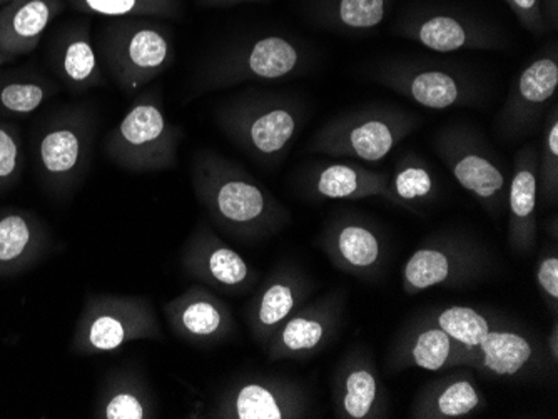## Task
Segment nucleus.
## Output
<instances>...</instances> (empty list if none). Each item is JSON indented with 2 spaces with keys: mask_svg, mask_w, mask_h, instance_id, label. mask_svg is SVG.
<instances>
[{
  "mask_svg": "<svg viewBox=\"0 0 558 419\" xmlns=\"http://www.w3.org/2000/svg\"><path fill=\"white\" fill-rule=\"evenodd\" d=\"M9 2H11V0H0V8H2V5L9 4Z\"/></svg>",
  "mask_w": 558,
  "mask_h": 419,
  "instance_id": "41",
  "label": "nucleus"
},
{
  "mask_svg": "<svg viewBox=\"0 0 558 419\" xmlns=\"http://www.w3.org/2000/svg\"><path fill=\"white\" fill-rule=\"evenodd\" d=\"M256 287L246 306V323L253 340L265 349L279 326L308 301L313 283L298 266L283 262Z\"/></svg>",
  "mask_w": 558,
  "mask_h": 419,
  "instance_id": "19",
  "label": "nucleus"
},
{
  "mask_svg": "<svg viewBox=\"0 0 558 419\" xmlns=\"http://www.w3.org/2000/svg\"><path fill=\"white\" fill-rule=\"evenodd\" d=\"M485 408V396L475 378L454 371L423 387L413 402L410 416L415 419H460Z\"/></svg>",
  "mask_w": 558,
  "mask_h": 419,
  "instance_id": "29",
  "label": "nucleus"
},
{
  "mask_svg": "<svg viewBox=\"0 0 558 419\" xmlns=\"http://www.w3.org/2000/svg\"><path fill=\"white\" fill-rule=\"evenodd\" d=\"M393 0H310L308 17L318 26L366 33L384 24Z\"/></svg>",
  "mask_w": 558,
  "mask_h": 419,
  "instance_id": "30",
  "label": "nucleus"
},
{
  "mask_svg": "<svg viewBox=\"0 0 558 419\" xmlns=\"http://www.w3.org/2000/svg\"><path fill=\"white\" fill-rule=\"evenodd\" d=\"M65 0H11L0 8V52L17 59L36 51L44 33L64 12Z\"/></svg>",
  "mask_w": 558,
  "mask_h": 419,
  "instance_id": "27",
  "label": "nucleus"
},
{
  "mask_svg": "<svg viewBox=\"0 0 558 419\" xmlns=\"http://www.w3.org/2000/svg\"><path fill=\"white\" fill-rule=\"evenodd\" d=\"M344 308V291H333L315 301L304 303L266 344L269 361H301L323 352L337 337L343 323Z\"/></svg>",
  "mask_w": 558,
  "mask_h": 419,
  "instance_id": "15",
  "label": "nucleus"
},
{
  "mask_svg": "<svg viewBox=\"0 0 558 419\" xmlns=\"http://www.w3.org/2000/svg\"><path fill=\"white\" fill-rule=\"evenodd\" d=\"M191 183L201 208L233 239L258 243L290 224V211L255 176L208 149L194 156Z\"/></svg>",
  "mask_w": 558,
  "mask_h": 419,
  "instance_id": "1",
  "label": "nucleus"
},
{
  "mask_svg": "<svg viewBox=\"0 0 558 419\" xmlns=\"http://www.w3.org/2000/svg\"><path fill=\"white\" fill-rule=\"evenodd\" d=\"M435 152L460 186L487 211H501L507 197V177L487 147L466 126H448L434 139Z\"/></svg>",
  "mask_w": 558,
  "mask_h": 419,
  "instance_id": "11",
  "label": "nucleus"
},
{
  "mask_svg": "<svg viewBox=\"0 0 558 419\" xmlns=\"http://www.w3.org/2000/svg\"><path fill=\"white\" fill-rule=\"evenodd\" d=\"M308 415V391L296 381L271 374L231 381L208 411V418L215 419H301Z\"/></svg>",
  "mask_w": 558,
  "mask_h": 419,
  "instance_id": "10",
  "label": "nucleus"
},
{
  "mask_svg": "<svg viewBox=\"0 0 558 419\" xmlns=\"http://www.w3.org/2000/svg\"><path fill=\"white\" fill-rule=\"evenodd\" d=\"M303 102L287 94L250 93L219 106L215 121L244 155L265 165L278 164L304 124Z\"/></svg>",
  "mask_w": 558,
  "mask_h": 419,
  "instance_id": "2",
  "label": "nucleus"
},
{
  "mask_svg": "<svg viewBox=\"0 0 558 419\" xmlns=\"http://www.w3.org/2000/svg\"><path fill=\"white\" fill-rule=\"evenodd\" d=\"M505 4L509 5L520 26L529 33L544 36L550 30L542 14V0H505Z\"/></svg>",
  "mask_w": 558,
  "mask_h": 419,
  "instance_id": "37",
  "label": "nucleus"
},
{
  "mask_svg": "<svg viewBox=\"0 0 558 419\" xmlns=\"http://www.w3.org/2000/svg\"><path fill=\"white\" fill-rule=\"evenodd\" d=\"M333 409L340 419H379L388 415V393L369 353L344 356L333 378Z\"/></svg>",
  "mask_w": 558,
  "mask_h": 419,
  "instance_id": "21",
  "label": "nucleus"
},
{
  "mask_svg": "<svg viewBox=\"0 0 558 419\" xmlns=\"http://www.w3.org/2000/svg\"><path fill=\"white\" fill-rule=\"evenodd\" d=\"M181 266L187 276L225 296H244L259 284V271L201 221L184 243Z\"/></svg>",
  "mask_w": 558,
  "mask_h": 419,
  "instance_id": "14",
  "label": "nucleus"
},
{
  "mask_svg": "<svg viewBox=\"0 0 558 419\" xmlns=\"http://www.w3.org/2000/svg\"><path fill=\"white\" fill-rule=\"evenodd\" d=\"M390 183L398 206L410 211H415L416 201H426L435 193L434 174L415 155L400 159Z\"/></svg>",
  "mask_w": 558,
  "mask_h": 419,
  "instance_id": "33",
  "label": "nucleus"
},
{
  "mask_svg": "<svg viewBox=\"0 0 558 419\" xmlns=\"http://www.w3.org/2000/svg\"><path fill=\"white\" fill-rule=\"evenodd\" d=\"M544 143L538 147V199L545 206L558 201V102L545 114Z\"/></svg>",
  "mask_w": 558,
  "mask_h": 419,
  "instance_id": "34",
  "label": "nucleus"
},
{
  "mask_svg": "<svg viewBox=\"0 0 558 419\" xmlns=\"http://www.w3.org/2000/svg\"><path fill=\"white\" fill-rule=\"evenodd\" d=\"M184 133L169 121L158 89L137 97L106 137V156L130 172H161L178 165Z\"/></svg>",
  "mask_w": 558,
  "mask_h": 419,
  "instance_id": "5",
  "label": "nucleus"
},
{
  "mask_svg": "<svg viewBox=\"0 0 558 419\" xmlns=\"http://www.w3.org/2000/svg\"><path fill=\"white\" fill-rule=\"evenodd\" d=\"M49 58L58 79L74 93L108 84L87 21L72 22L62 27L50 44Z\"/></svg>",
  "mask_w": 558,
  "mask_h": 419,
  "instance_id": "24",
  "label": "nucleus"
},
{
  "mask_svg": "<svg viewBox=\"0 0 558 419\" xmlns=\"http://www.w3.org/2000/svg\"><path fill=\"white\" fill-rule=\"evenodd\" d=\"M49 230L33 212L0 209V278L29 271L49 251Z\"/></svg>",
  "mask_w": 558,
  "mask_h": 419,
  "instance_id": "26",
  "label": "nucleus"
},
{
  "mask_svg": "<svg viewBox=\"0 0 558 419\" xmlns=\"http://www.w3.org/2000/svg\"><path fill=\"white\" fill-rule=\"evenodd\" d=\"M161 340V321L149 299L134 294L90 293L75 323L71 352L77 356L106 355L136 341Z\"/></svg>",
  "mask_w": 558,
  "mask_h": 419,
  "instance_id": "6",
  "label": "nucleus"
},
{
  "mask_svg": "<svg viewBox=\"0 0 558 419\" xmlns=\"http://www.w3.org/2000/svg\"><path fill=\"white\" fill-rule=\"evenodd\" d=\"M395 33L441 54L466 49L500 51L509 44L504 34L488 22L444 9L407 12L397 22Z\"/></svg>",
  "mask_w": 558,
  "mask_h": 419,
  "instance_id": "12",
  "label": "nucleus"
},
{
  "mask_svg": "<svg viewBox=\"0 0 558 419\" xmlns=\"http://www.w3.org/2000/svg\"><path fill=\"white\" fill-rule=\"evenodd\" d=\"M74 11L100 17L181 19L183 0H65Z\"/></svg>",
  "mask_w": 558,
  "mask_h": 419,
  "instance_id": "31",
  "label": "nucleus"
},
{
  "mask_svg": "<svg viewBox=\"0 0 558 419\" xmlns=\"http://www.w3.org/2000/svg\"><path fill=\"white\" fill-rule=\"evenodd\" d=\"M387 365L391 373L409 368L437 373L459 366L476 369L478 356L472 348L445 333L428 316L422 315L401 331L388 355Z\"/></svg>",
  "mask_w": 558,
  "mask_h": 419,
  "instance_id": "18",
  "label": "nucleus"
},
{
  "mask_svg": "<svg viewBox=\"0 0 558 419\" xmlns=\"http://www.w3.org/2000/svg\"><path fill=\"white\" fill-rule=\"evenodd\" d=\"M14 61V58L11 56L4 54V52H0V65L9 64V62Z\"/></svg>",
  "mask_w": 558,
  "mask_h": 419,
  "instance_id": "40",
  "label": "nucleus"
},
{
  "mask_svg": "<svg viewBox=\"0 0 558 419\" xmlns=\"http://www.w3.org/2000/svg\"><path fill=\"white\" fill-rule=\"evenodd\" d=\"M538 147L517 152L509 187V244L519 256L534 252L538 239Z\"/></svg>",
  "mask_w": 558,
  "mask_h": 419,
  "instance_id": "23",
  "label": "nucleus"
},
{
  "mask_svg": "<svg viewBox=\"0 0 558 419\" xmlns=\"http://www.w3.org/2000/svg\"><path fill=\"white\" fill-rule=\"evenodd\" d=\"M247 2H263V0H196L197 8L201 9H228L247 4Z\"/></svg>",
  "mask_w": 558,
  "mask_h": 419,
  "instance_id": "38",
  "label": "nucleus"
},
{
  "mask_svg": "<svg viewBox=\"0 0 558 419\" xmlns=\"http://www.w3.org/2000/svg\"><path fill=\"white\" fill-rule=\"evenodd\" d=\"M24 169L21 137L17 131L0 122V194L8 193L17 186Z\"/></svg>",
  "mask_w": 558,
  "mask_h": 419,
  "instance_id": "35",
  "label": "nucleus"
},
{
  "mask_svg": "<svg viewBox=\"0 0 558 419\" xmlns=\"http://www.w3.org/2000/svg\"><path fill=\"white\" fill-rule=\"evenodd\" d=\"M319 248L341 273L362 280H375L388 258L384 236L356 214L331 219L323 231Z\"/></svg>",
  "mask_w": 558,
  "mask_h": 419,
  "instance_id": "20",
  "label": "nucleus"
},
{
  "mask_svg": "<svg viewBox=\"0 0 558 419\" xmlns=\"http://www.w3.org/2000/svg\"><path fill=\"white\" fill-rule=\"evenodd\" d=\"M373 77L381 86L434 111L472 106L482 97L478 84L469 74L444 65L393 62L376 69Z\"/></svg>",
  "mask_w": 558,
  "mask_h": 419,
  "instance_id": "13",
  "label": "nucleus"
},
{
  "mask_svg": "<svg viewBox=\"0 0 558 419\" xmlns=\"http://www.w3.org/2000/svg\"><path fill=\"white\" fill-rule=\"evenodd\" d=\"M557 87L558 56L554 44L520 72L495 121L498 136L504 140H517L534 133L544 121Z\"/></svg>",
  "mask_w": 558,
  "mask_h": 419,
  "instance_id": "16",
  "label": "nucleus"
},
{
  "mask_svg": "<svg viewBox=\"0 0 558 419\" xmlns=\"http://www.w3.org/2000/svg\"><path fill=\"white\" fill-rule=\"evenodd\" d=\"M166 321L172 334L197 348L228 343L236 334L233 309L211 287L196 283L166 303Z\"/></svg>",
  "mask_w": 558,
  "mask_h": 419,
  "instance_id": "17",
  "label": "nucleus"
},
{
  "mask_svg": "<svg viewBox=\"0 0 558 419\" xmlns=\"http://www.w3.org/2000/svg\"><path fill=\"white\" fill-rule=\"evenodd\" d=\"M418 127V118L395 106H372L344 112L313 136L308 151L363 162L384 161Z\"/></svg>",
  "mask_w": 558,
  "mask_h": 419,
  "instance_id": "7",
  "label": "nucleus"
},
{
  "mask_svg": "<svg viewBox=\"0 0 558 419\" xmlns=\"http://www.w3.org/2000/svg\"><path fill=\"white\" fill-rule=\"evenodd\" d=\"M96 118L90 109L74 106L47 122L37 146L40 174L50 190L68 194L83 183L93 156Z\"/></svg>",
  "mask_w": 558,
  "mask_h": 419,
  "instance_id": "9",
  "label": "nucleus"
},
{
  "mask_svg": "<svg viewBox=\"0 0 558 419\" xmlns=\"http://www.w3.org/2000/svg\"><path fill=\"white\" fill-rule=\"evenodd\" d=\"M387 172L356 164H319L304 172L301 186L313 199H368L384 197L398 206Z\"/></svg>",
  "mask_w": 558,
  "mask_h": 419,
  "instance_id": "25",
  "label": "nucleus"
},
{
  "mask_svg": "<svg viewBox=\"0 0 558 419\" xmlns=\"http://www.w3.org/2000/svg\"><path fill=\"white\" fill-rule=\"evenodd\" d=\"M535 281L547 303L548 309L557 315L558 309V256L557 252H545L537 262Z\"/></svg>",
  "mask_w": 558,
  "mask_h": 419,
  "instance_id": "36",
  "label": "nucleus"
},
{
  "mask_svg": "<svg viewBox=\"0 0 558 419\" xmlns=\"http://www.w3.org/2000/svg\"><path fill=\"white\" fill-rule=\"evenodd\" d=\"M312 54L296 40L263 36L231 44L203 64L194 94L230 89L246 83H272L308 71Z\"/></svg>",
  "mask_w": 558,
  "mask_h": 419,
  "instance_id": "4",
  "label": "nucleus"
},
{
  "mask_svg": "<svg viewBox=\"0 0 558 419\" xmlns=\"http://www.w3.org/2000/svg\"><path fill=\"white\" fill-rule=\"evenodd\" d=\"M473 352L478 356L476 371L495 378L537 373L544 358L538 337L505 318L498 319Z\"/></svg>",
  "mask_w": 558,
  "mask_h": 419,
  "instance_id": "22",
  "label": "nucleus"
},
{
  "mask_svg": "<svg viewBox=\"0 0 558 419\" xmlns=\"http://www.w3.org/2000/svg\"><path fill=\"white\" fill-rule=\"evenodd\" d=\"M58 89L54 81L39 74L0 77V112L8 115L33 114Z\"/></svg>",
  "mask_w": 558,
  "mask_h": 419,
  "instance_id": "32",
  "label": "nucleus"
},
{
  "mask_svg": "<svg viewBox=\"0 0 558 419\" xmlns=\"http://www.w3.org/2000/svg\"><path fill=\"white\" fill-rule=\"evenodd\" d=\"M158 415L155 393L133 368L106 374L94 399L93 418L97 419H153Z\"/></svg>",
  "mask_w": 558,
  "mask_h": 419,
  "instance_id": "28",
  "label": "nucleus"
},
{
  "mask_svg": "<svg viewBox=\"0 0 558 419\" xmlns=\"http://www.w3.org/2000/svg\"><path fill=\"white\" fill-rule=\"evenodd\" d=\"M547 352L548 356H550V361L554 365L558 362V323L555 321L554 326H551L550 336L547 340Z\"/></svg>",
  "mask_w": 558,
  "mask_h": 419,
  "instance_id": "39",
  "label": "nucleus"
},
{
  "mask_svg": "<svg viewBox=\"0 0 558 419\" xmlns=\"http://www.w3.org/2000/svg\"><path fill=\"white\" fill-rule=\"evenodd\" d=\"M494 255L484 244L463 234H444L412 252L401 273L409 296L434 287L469 286L494 269Z\"/></svg>",
  "mask_w": 558,
  "mask_h": 419,
  "instance_id": "8",
  "label": "nucleus"
},
{
  "mask_svg": "<svg viewBox=\"0 0 558 419\" xmlns=\"http://www.w3.org/2000/svg\"><path fill=\"white\" fill-rule=\"evenodd\" d=\"M100 65L124 96H136L174 64L169 27L146 17L112 19L96 42Z\"/></svg>",
  "mask_w": 558,
  "mask_h": 419,
  "instance_id": "3",
  "label": "nucleus"
}]
</instances>
